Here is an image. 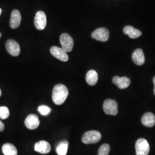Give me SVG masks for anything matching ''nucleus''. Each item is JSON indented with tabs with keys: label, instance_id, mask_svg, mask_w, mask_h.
<instances>
[{
	"label": "nucleus",
	"instance_id": "nucleus-1",
	"mask_svg": "<svg viewBox=\"0 0 155 155\" xmlns=\"http://www.w3.org/2000/svg\"><path fill=\"white\" fill-rule=\"evenodd\" d=\"M68 95V90L66 86L62 84L56 85L52 90V98L53 102L57 105H61Z\"/></svg>",
	"mask_w": 155,
	"mask_h": 155
},
{
	"label": "nucleus",
	"instance_id": "nucleus-2",
	"mask_svg": "<svg viewBox=\"0 0 155 155\" xmlns=\"http://www.w3.org/2000/svg\"><path fill=\"white\" fill-rule=\"evenodd\" d=\"M101 134L97 130H90L84 133L82 136V141L84 144H96L101 139Z\"/></svg>",
	"mask_w": 155,
	"mask_h": 155
},
{
	"label": "nucleus",
	"instance_id": "nucleus-3",
	"mask_svg": "<svg viewBox=\"0 0 155 155\" xmlns=\"http://www.w3.org/2000/svg\"><path fill=\"white\" fill-rule=\"evenodd\" d=\"M136 155H148L150 150V144L145 139H139L136 143Z\"/></svg>",
	"mask_w": 155,
	"mask_h": 155
},
{
	"label": "nucleus",
	"instance_id": "nucleus-4",
	"mask_svg": "<svg viewBox=\"0 0 155 155\" xmlns=\"http://www.w3.org/2000/svg\"><path fill=\"white\" fill-rule=\"evenodd\" d=\"M60 42L61 48L66 52L72 51L74 47V40L72 37L67 33L61 34L60 37Z\"/></svg>",
	"mask_w": 155,
	"mask_h": 155
},
{
	"label": "nucleus",
	"instance_id": "nucleus-5",
	"mask_svg": "<svg viewBox=\"0 0 155 155\" xmlns=\"http://www.w3.org/2000/svg\"><path fill=\"white\" fill-rule=\"evenodd\" d=\"M103 109L106 114L108 115L116 116L118 113V105L114 100L108 99L104 101Z\"/></svg>",
	"mask_w": 155,
	"mask_h": 155
},
{
	"label": "nucleus",
	"instance_id": "nucleus-6",
	"mask_svg": "<svg viewBox=\"0 0 155 155\" xmlns=\"http://www.w3.org/2000/svg\"><path fill=\"white\" fill-rule=\"evenodd\" d=\"M91 37L98 41H106L109 38V32L106 28H98L91 33Z\"/></svg>",
	"mask_w": 155,
	"mask_h": 155
},
{
	"label": "nucleus",
	"instance_id": "nucleus-7",
	"mask_svg": "<svg viewBox=\"0 0 155 155\" xmlns=\"http://www.w3.org/2000/svg\"><path fill=\"white\" fill-rule=\"evenodd\" d=\"M34 24L38 30L45 29L47 25V17L45 12L38 11L36 13L34 19Z\"/></svg>",
	"mask_w": 155,
	"mask_h": 155
},
{
	"label": "nucleus",
	"instance_id": "nucleus-8",
	"mask_svg": "<svg viewBox=\"0 0 155 155\" xmlns=\"http://www.w3.org/2000/svg\"><path fill=\"white\" fill-rule=\"evenodd\" d=\"M6 49L13 56H17L20 53V47L18 43L14 40H8L6 43Z\"/></svg>",
	"mask_w": 155,
	"mask_h": 155
},
{
	"label": "nucleus",
	"instance_id": "nucleus-9",
	"mask_svg": "<svg viewBox=\"0 0 155 155\" xmlns=\"http://www.w3.org/2000/svg\"><path fill=\"white\" fill-rule=\"evenodd\" d=\"M51 54L56 59L62 61H68V56L61 48L57 46H53L50 49Z\"/></svg>",
	"mask_w": 155,
	"mask_h": 155
},
{
	"label": "nucleus",
	"instance_id": "nucleus-10",
	"mask_svg": "<svg viewBox=\"0 0 155 155\" xmlns=\"http://www.w3.org/2000/svg\"><path fill=\"white\" fill-rule=\"evenodd\" d=\"M25 125L30 130H33L36 129L40 125L39 117L36 114L29 115L25 120Z\"/></svg>",
	"mask_w": 155,
	"mask_h": 155
},
{
	"label": "nucleus",
	"instance_id": "nucleus-11",
	"mask_svg": "<svg viewBox=\"0 0 155 155\" xmlns=\"http://www.w3.org/2000/svg\"><path fill=\"white\" fill-rule=\"evenodd\" d=\"M34 150L40 153L47 154L51 151V147L47 141H40L35 145Z\"/></svg>",
	"mask_w": 155,
	"mask_h": 155
},
{
	"label": "nucleus",
	"instance_id": "nucleus-12",
	"mask_svg": "<svg viewBox=\"0 0 155 155\" xmlns=\"http://www.w3.org/2000/svg\"><path fill=\"white\" fill-rule=\"evenodd\" d=\"M21 21V15L18 10H13L12 12L10 19V27L12 29L18 28Z\"/></svg>",
	"mask_w": 155,
	"mask_h": 155
},
{
	"label": "nucleus",
	"instance_id": "nucleus-13",
	"mask_svg": "<svg viewBox=\"0 0 155 155\" xmlns=\"http://www.w3.org/2000/svg\"><path fill=\"white\" fill-rule=\"evenodd\" d=\"M112 81L114 84L117 86V87L120 89H125L127 88L130 84V81L127 77H120L116 76L113 78Z\"/></svg>",
	"mask_w": 155,
	"mask_h": 155
},
{
	"label": "nucleus",
	"instance_id": "nucleus-14",
	"mask_svg": "<svg viewBox=\"0 0 155 155\" xmlns=\"http://www.w3.org/2000/svg\"><path fill=\"white\" fill-rule=\"evenodd\" d=\"M133 62L138 66H141L145 63V56L141 49H137L133 52L132 56Z\"/></svg>",
	"mask_w": 155,
	"mask_h": 155
},
{
	"label": "nucleus",
	"instance_id": "nucleus-15",
	"mask_svg": "<svg viewBox=\"0 0 155 155\" xmlns=\"http://www.w3.org/2000/svg\"><path fill=\"white\" fill-rule=\"evenodd\" d=\"M141 122L145 127H153L155 125V116L152 113H146L141 118Z\"/></svg>",
	"mask_w": 155,
	"mask_h": 155
},
{
	"label": "nucleus",
	"instance_id": "nucleus-16",
	"mask_svg": "<svg viewBox=\"0 0 155 155\" xmlns=\"http://www.w3.org/2000/svg\"><path fill=\"white\" fill-rule=\"evenodd\" d=\"M124 33L125 35H127L131 39H136L141 36V32L136 28H134L132 26L127 25L124 28L123 30Z\"/></svg>",
	"mask_w": 155,
	"mask_h": 155
},
{
	"label": "nucleus",
	"instance_id": "nucleus-17",
	"mask_svg": "<svg viewBox=\"0 0 155 155\" xmlns=\"http://www.w3.org/2000/svg\"><path fill=\"white\" fill-rule=\"evenodd\" d=\"M98 79V74L96 71L94 70H91L89 71L86 76V81L87 83L90 86L95 85Z\"/></svg>",
	"mask_w": 155,
	"mask_h": 155
},
{
	"label": "nucleus",
	"instance_id": "nucleus-18",
	"mask_svg": "<svg viewBox=\"0 0 155 155\" xmlns=\"http://www.w3.org/2000/svg\"><path fill=\"white\" fill-rule=\"evenodd\" d=\"M2 150L5 155H17L16 148L9 143L4 144L2 147Z\"/></svg>",
	"mask_w": 155,
	"mask_h": 155
},
{
	"label": "nucleus",
	"instance_id": "nucleus-19",
	"mask_svg": "<svg viewBox=\"0 0 155 155\" xmlns=\"http://www.w3.org/2000/svg\"><path fill=\"white\" fill-rule=\"evenodd\" d=\"M68 147V143L67 141H63L56 147V153L58 155H66Z\"/></svg>",
	"mask_w": 155,
	"mask_h": 155
},
{
	"label": "nucleus",
	"instance_id": "nucleus-20",
	"mask_svg": "<svg viewBox=\"0 0 155 155\" xmlns=\"http://www.w3.org/2000/svg\"><path fill=\"white\" fill-rule=\"evenodd\" d=\"M110 150V147L109 145L107 144H104L100 147L98 153V155H109Z\"/></svg>",
	"mask_w": 155,
	"mask_h": 155
},
{
	"label": "nucleus",
	"instance_id": "nucleus-21",
	"mask_svg": "<svg viewBox=\"0 0 155 155\" xmlns=\"http://www.w3.org/2000/svg\"><path fill=\"white\" fill-rule=\"evenodd\" d=\"M10 115L9 109L6 106H0V118L2 120H5Z\"/></svg>",
	"mask_w": 155,
	"mask_h": 155
},
{
	"label": "nucleus",
	"instance_id": "nucleus-22",
	"mask_svg": "<svg viewBox=\"0 0 155 155\" xmlns=\"http://www.w3.org/2000/svg\"><path fill=\"white\" fill-rule=\"evenodd\" d=\"M38 111L42 116H47L51 113V109L47 106L41 105L39 106Z\"/></svg>",
	"mask_w": 155,
	"mask_h": 155
},
{
	"label": "nucleus",
	"instance_id": "nucleus-23",
	"mask_svg": "<svg viewBox=\"0 0 155 155\" xmlns=\"http://www.w3.org/2000/svg\"><path fill=\"white\" fill-rule=\"evenodd\" d=\"M5 129V125L2 121L0 120V132H3Z\"/></svg>",
	"mask_w": 155,
	"mask_h": 155
},
{
	"label": "nucleus",
	"instance_id": "nucleus-24",
	"mask_svg": "<svg viewBox=\"0 0 155 155\" xmlns=\"http://www.w3.org/2000/svg\"><path fill=\"white\" fill-rule=\"evenodd\" d=\"M153 82L154 84V89H153V92H154V94L155 95V76L153 78Z\"/></svg>",
	"mask_w": 155,
	"mask_h": 155
},
{
	"label": "nucleus",
	"instance_id": "nucleus-25",
	"mask_svg": "<svg viewBox=\"0 0 155 155\" xmlns=\"http://www.w3.org/2000/svg\"><path fill=\"white\" fill-rule=\"evenodd\" d=\"M2 9L0 8V16H1V13H2Z\"/></svg>",
	"mask_w": 155,
	"mask_h": 155
},
{
	"label": "nucleus",
	"instance_id": "nucleus-26",
	"mask_svg": "<svg viewBox=\"0 0 155 155\" xmlns=\"http://www.w3.org/2000/svg\"><path fill=\"white\" fill-rule=\"evenodd\" d=\"M1 95H2V91H1V90L0 89V97L1 96Z\"/></svg>",
	"mask_w": 155,
	"mask_h": 155
},
{
	"label": "nucleus",
	"instance_id": "nucleus-27",
	"mask_svg": "<svg viewBox=\"0 0 155 155\" xmlns=\"http://www.w3.org/2000/svg\"><path fill=\"white\" fill-rule=\"evenodd\" d=\"M1 36H2V34H1V33L0 32V38H1Z\"/></svg>",
	"mask_w": 155,
	"mask_h": 155
}]
</instances>
